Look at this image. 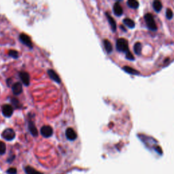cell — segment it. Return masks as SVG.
<instances>
[{"instance_id":"obj_18","label":"cell","mask_w":174,"mask_h":174,"mask_svg":"<svg viewBox=\"0 0 174 174\" xmlns=\"http://www.w3.org/2000/svg\"><path fill=\"white\" fill-rule=\"evenodd\" d=\"M153 7H154V9L155 10V11H156V12H160V11L161 10V9L162 7V3L160 2V1L156 0V1H154V2H153Z\"/></svg>"},{"instance_id":"obj_20","label":"cell","mask_w":174,"mask_h":174,"mask_svg":"<svg viewBox=\"0 0 174 174\" xmlns=\"http://www.w3.org/2000/svg\"><path fill=\"white\" fill-rule=\"evenodd\" d=\"M127 4L130 7L133 9H136L139 7V2L136 0H129L127 1Z\"/></svg>"},{"instance_id":"obj_16","label":"cell","mask_w":174,"mask_h":174,"mask_svg":"<svg viewBox=\"0 0 174 174\" xmlns=\"http://www.w3.org/2000/svg\"><path fill=\"white\" fill-rule=\"evenodd\" d=\"M25 171L27 174H43L38 171H37L36 169H35L34 168L31 167V166H26L25 168Z\"/></svg>"},{"instance_id":"obj_19","label":"cell","mask_w":174,"mask_h":174,"mask_svg":"<svg viewBox=\"0 0 174 174\" xmlns=\"http://www.w3.org/2000/svg\"><path fill=\"white\" fill-rule=\"evenodd\" d=\"M142 46L141 43L136 42L135 44L134 47H133L135 53L136 55H139L140 54H141V52H142Z\"/></svg>"},{"instance_id":"obj_13","label":"cell","mask_w":174,"mask_h":174,"mask_svg":"<svg viewBox=\"0 0 174 174\" xmlns=\"http://www.w3.org/2000/svg\"><path fill=\"white\" fill-rule=\"evenodd\" d=\"M29 130L31 135H32L33 136H34V137H36V136H37V135H38L37 128L34 125V123L31 122V121H29Z\"/></svg>"},{"instance_id":"obj_27","label":"cell","mask_w":174,"mask_h":174,"mask_svg":"<svg viewBox=\"0 0 174 174\" xmlns=\"http://www.w3.org/2000/svg\"><path fill=\"white\" fill-rule=\"evenodd\" d=\"M121 29H122L124 31H127V30L125 29V28H124V27H123V26H121Z\"/></svg>"},{"instance_id":"obj_15","label":"cell","mask_w":174,"mask_h":174,"mask_svg":"<svg viewBox=\"0 0 174 174\" xmlns=\"http://www.w3.org/2000/svg\"><path fill=\"white\" fill-rule=\"evenodd\" d=\"M104 47H105V49H106V52H107L108 53H111V52H112V50H113V47H112V45L111 44V42H110V41L108 40H104Z\"/></svg>"},{"instance_id":"obj_2","label":"cell","mask_w":174,"mask_h":174,"mask_svg":"<svg viewBox=\"0 0 174 174\" xmlns=\"http://www.w3.org/2000/svg\"><path fill=\"white\" fill-rule=\"evenodd\" d=\"M116 48L121 52L129 51V44L127 40L124 38H119L116 41Z\"/></svg>"},{"instance_id":"obj_17","label":"cell","mask_w":174,"mask_h":174,"mask_svg":"<svg viewBox=\"0 0 174 174\" xmlns=\"http://www.w3.org/2000/svg\"><path fill=\"white\" fill-rule=\"evenodd\" d=\"M123 22H124L125 25H127V27L130 28V29H133V28H134L135 26V23L133 20L128 18H125V19L123 20Z\"/></svg>"},{"instance_id":"obj_6","label":"cell","mask_w":174,"mask_h":174,"mask_svg":"<svg viewBox=\"0 0 174 174\" xmlns=\"http://www.w3.org/2000/svg\"><path fill=\"white\" fill-rule=\"evenodd\" d=\"M65 135L67 139L71 141H74L77 138V133L72 128L67 129L66 131H65Z\"/></svg>"},{"instance_id":"obj_25","label":"cell","mask_w":174,"mask_h":174,"mask_svg":"<svg viewBox=\"0 0 174 174\" xmlns=\"http://www.w3.org/2000/svg\"><path fill=\"white\" fill-rule=\"evenodd\" d=\"M16 173H17V170L16 168L12 167L7 170V173L8 174H16Z\"/></svg>"},{"instance_id":"obj_22","label":"cell","mask_w":174,"mask_h":174,"mask_svg":"<svg viewBox=\"0 0 174 174\" xmlns=\"http://www.w3.org/2000/svg\"><path fill=\"white\" fill-rule=\"evenodd\" d=\"M6 150V146L3 142L0 141V154H3Z\"/></svg>"},{"instance_id":"obj_12","label":"cell","mask_w":174,"mask_h":174,"mask_svg":"<svg viewBox=\"0 0 174 174\" xmlns=\"http://www.w3.org/2000/svg\"><path fill=\"white\" fill-rule=\"evenodd\" d=\"M106 16H107L108 22H109L112 31L115 32L116 30V23L114 19V18H112V16H110L109 14H108V13H106Z\"/></svg>"},{"instance_id":"obj_5","label":"cell","mask_w":174,"mask_h":174,"mask_svg":"<svg viewBox=\"0 0 174 174\" xmlns=\"http://www.w3.org/2000/svg\"><path fill=\"white\" fill-rule=\"evenodd\" d=\"M19 39L22 43H23L24 44H25L28 47L31 48H32V42H31V38L27 35L25 34V33H21L19 36Z\"/></svg>"},{"instance_id":"obj_14","label":"cell","mask_w":174,"mask_h":174,"mask_svg":"<svg viewBox=\"0 0 174 174\" xmlns=\"http://www.w3.org/2000/svg\"><path fill=\"white\" fill-rule=\"evenodd\" d=\"M123 70L125 71V72L128 73V74H131V75H138L140 73L138 72L137 70H135V69L132 68V67H129V66H124L123 67Z\"/></svg>"},{"instance_id":"obj_21","label":"cell","mask_w":174,"mask_h":174,"mask_svg":"<svg viewBox=\"0 0 174 174\" xmlns=\"http://www.w3.org/2000/svg\"><path fill=\"white\" fill-rule=\"evenodd\" d=\"M8 55L10 56V57H11L14 58V59H17V58L18 57V56H19V55H18V52L17 51H16V50H9Z\"/></svg>"},{"instance_id":"obj_26","label":"cell","mask_w":174,"mask_h":174,"mask_svg":"<svg viewBox=\"0 0 174 174\" xmlns=\"http://www.w3.org/2000/svg\"><path fill=\"white\" fill-rule=\"evenodd\" d=\"M12 103L16 107H17V105H19V102L17 100H16V99H12Z\"/></svg>"},{"instance_id":"obj_7","label":"cell","mask_w":174,"mask_h":174,"mask_svg":"<svg viewBox=\"0 0 174 174\" xmlns=\"http://www.w3.org/2000/svg\"><path fill=\"white\" fill-rule=\"evenodd\" d=\"M20 80L25 86H29L30 84V76L27 72H21L19 74Z\"/></svg>"},{"instance_id":"obj_3","label":"cell","mask_w":174,"mask_h":174,"mask_svg":"<svg viewBox=\"0 0 174 174\" xmlns=\"http://www.w3.org/2000/svg\"><path fill=\"white\" fill-rule=\"evenodd\" d=\"M1 135L4 139L7 140V141H11V140L14 139L16 134H15L14 131L12 129H6L3 131Z\"/></svg>"},{"instance_id":"obj_8","label":"cell","mask_w":174,"mask_h":174,"mask_svg":"<svg viewBox=\"0 0 174 174\" xmlns=\"http://www.w3.org/2000/svg\"><path fill=\"white\" fill-rule=\"evenodd\" d=\"M2 112L5 117H10L13 114V108L10 105H4L2 107Z\"/></svg>"},{"instance_id":"obj_23","label":"cell","mask_w":174,"mask_h":174,"mask_svg":"<svg viewBox=\"0 0 174 174\" xmlns=\"http://www.w3.org/2000/svg\"><path fill=\"white\" fill-rule=\"evenodd\" d=\"M173 12H172L171 9H167V10H166V16H167L168 19H171L173 18Z\"/></svg>"},{"instance_id":"obj_1","label":"cell","mask_w":174,"mask_h":174,"mask_svg":"<svg viewBox=\"0 0 174 174\" xmlns=\"http://www.w3.org/2000/svg\"><path fill=\"white\" fill-rule=\"evenodd\" d=\"M144 19L146 22L148 27L149 29L152 30V31H156L157 30V26L156 22L154 21V17H153V15L148 13L145 15Z\"/></svg>"},{"instance_id":"obj_4","label":"cell","mask_w":174,"mask_h":174,"mask_svg":"<svg viewBox=\"0 0 174 174\" xmlns=\"http://www.w3.org/2000/svg\"><path fill=\"white\" fill-rule=\"evenodd\" d=\"M40 133L42 135L44 136V137H50L53 134V130H52L51 127L45 125V126H43L41 128Z\"/></svg>"},{"instance_id":"obj_9","label":"cell","mask_w":174,"mask_h":174,"mask_svg":"<svg viewBox=\"0 0 174 174\" xmlns=\"http://www.w3.org/2000/svg\"><path fill=\"white\" fill-rule=\"evenodd\" d=\"M22 87L21 84L19 82H16L12 86V92L14 95H18L22 93Z\"/></svg>"},{"instance_id":"obj_10","label":"cell","mask_w":174,"mask_h":174,"mask_svg":"<svg viewBox=\"0 0 174 174\" xmlns=\"http://www.w3.org/2000/svg\"><path fill=\"white\" fill-rule=\"evenodd\" d=\"M113 10L114 14L117 16H121L123 13L122 7H121V5H120V3L118 2H116L114 3V7H113Z\"/></svg>"},{"instance_id":"obj_24","label":"cell","mask_w":174,"mask_h":174,"mask_svg":"<svg viewBox=\"0 0 174 174\" xmlns=\"http://www.w3.org/2000/svg\"><path fill=\"white\" fill-rule=\"evenodd\" d=\"M126 58L129 60H131V61H133L135 59L134 56L132 55V53L130 51H127L126 53Z\"/></svg>"},{"instance_id":"obj_11","label":"cell","mask_w":174,"mask_h":174,"mask_svg":"<svg viewBox=\"0 0 174 174\" xmlns=\"http://www.w3.org/2000/svg\"><path fill=\"white\" fill-rule=\"evenodd\" d=\"M48 74L49 75L50 78L54 81H55L57 83H61V78L58 76V74L53 70H49L48 71Z\"/></svg>"}]
</instances>
